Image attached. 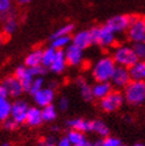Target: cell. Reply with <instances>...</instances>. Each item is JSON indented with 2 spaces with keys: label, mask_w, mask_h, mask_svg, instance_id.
Masks as SVG:
<instances>
[{
  "label": "cell",
  "mask_w": 145,
  "mask_h": 146,
  "mask_svg": "<svg viewBox=\"0 0 145 146\" xmlns=\"http://www.w3.org/2000/svg\"><path fill=\"white\" fill-rule=\"evenodd\" d=\"M117 67L111 56H104L94 63L92 68V76L96 82L110 81L113 71Z\"/></svg>",
  "instance_id": "cell-1"
},
{
  "label": "cell",
  "mask_w": 145,
  "mask_h": 146,
  "mask_svg": "<svg viewBox=\"0 0 145 146\" xmlns=\"http://www.w3.org/2000/svg\"><path fill=\"white\" fill-rule=\"evenodd\" d=\"M124 99L132 106H140L145 102V82L132 81L124 88Z\"/></svg>",
  "instance_id": "cell-2"
},
{
  "label": "cell",
  "mask_w": 145,
  "mask_h": 146,
  "mask_svg": "<svg viewBox=\"0 0 145 146\" xmlns=\"http://www.w3.org/2000/svg\"><path fill=\"white\" fill-rule=\"evenodd\" d=\"M114 63L119 65V67L131 68L134 63H137L139 60L137 58L132 46L130 45H118L113 49L112 56Z\"/></svg>",
  "instance_id": "cell-3"
},
{
  "label": "cell",
  "mask_w": 145,
  "mask_h": 146,
  "mask_svg": "<svg viewBox=\"0 0 145 146\" xmlns=\"http://www.w3.org/2000/svg\"><path fill=\"white\" fill-rule=\"evenodd\" d=\"M124 101V94L119 90H113L106 98L100 100V108L106 113H113L117 112L119 108H121Z\"/></svg>",
  "instance_id": "cell-4"
},
{
  "label": "cell",
  "mask_w": 145,
  "mask_h": 146,
  "mask_svg": "<svg viewBox=\"0 0 145 146\" xmlns=\"http://www.w3.org/2000/svg\"><path fill=\"white\" fill-rule=\"evenodd\" d=\"M127 37L132 43L143 42L145 37V19L131 16V23L127 29Z\"/></svg>",
  "instance_id": "cell-5"
},
{
  "label": "cell",
  "mask_w": 145,
  "mask_h": 146,
  "mask_svg": "<svg viewBox=\"0 0 145 146\" xmlns=\"http://www.w3.org/2000/svg\"><path fill=\"white\" fill-rule=\"evenodd\" d=\"M131 81H132V78H131V75H130L128 68L119 67V65L115 67L113 75L110 80L111 84L117 89H124Z\"/></svg>",
  "instance_id": "cell-6"
},
{
  "label": "cell",
  "mask_w": 145,
  "mask_h": 146,
  "mask_svg": "<svg viewBox=\"0 0 145 146\" xmlns=\"http://www.w3.org/2000/svg\"><path fill=\"white\" fill-rule=\"evenodd\" d=\"M130 23H131V16L118 14V16H114V17L108 19L106 25L117 35V33H122V32L127 31Z\"/></svg>",
  "instance_id": "cell-7"
},
{
  "label": "cell",
  "mask_w": 145,
  "mask_h": 146,
  "mask_svg": "<svg viewBox=\"0 0 145 146\" xmlns=\"http://www.w3.org/2000/svg\"><path fill=\"white\" fill-rule=\"evenodd\" d=\"M30 106L27 105V102L24 100H16L12 104L11 107V115L10 118H12L14 121H16L18 125L20 123H24L26 115H27V111Z\"/></svg>",
  "instance_id": "cell-8"
},
{
  "label": "cell",
  "mask_w": 145,
  "mask_h": 146,
  "mask_svg": "<svg viewBox=\"0 0 145 146\" xmlns=\"http://www.w3.org/2000/svg\"><path fill=\"white\" fill-rule=\"evenodd\" d=\"M32 96H33V101L36 106L43 108L49 105H53V102L55 100V90L53 88H50V87H44V88H42Z\"/></svg>",
  "instance_id": "cell-9"
},
{
  "label": "cell",
  "mask_w": 145,
  "mask_h": 146,
  "mask_svg": "<svg viewBox=\"0 0 145 146\" xmlns=\"http://www.w3.org/2000/svg\"><path fill=\"white\" fill-rule=\"evenodd\" d=\"M64 51V56H66V61L68 65L71 67H78L83 62V50L75 46L74 44L68 45Z\"/></svg>",
  "instance_id": "cell-10"
},
{
  "label": "cell",
  "mask_w": 145,
  "mask_h": 146,
  "mask_svg": "<svg viewBox=\"0 0 145 146\" xmlns=\"http://www.w3.org/2000/svg\"><path fill=\"white\" fill-rule=\"evenodd\" d=\"M14 76L18 78V81L20 82L24 92H29V89H30V87H31V83L35 78V76L31 72V69L27 68L26 65H19L16 69V71H14Z\"/></svg>",
  "instance_id": "cell-11"
},
{
  "label": "cell",
  "mask_w": 145,
  "mask_h": 146,
  "mask_svg": "<svg viewBox=\"0 0 145 146\" xmlns=\"http://www.w3.org/2000/svg\"><path fill=\"white\" fill-rule=\"evenodd\" d=\"M1 84L5 87L7 94H9V96H11V98H19L24 92L20 82L18 81V78L14 75L6 77L1 82Z\"/></svg>",
  "instance_id": "cell-12"
},
{
  "label": "cell",
  "mask_w": 145,
  "mask_h": 146,
  "mask_svg": "<svg viewBox=\"0 0 145 146\" xmlns=\"http://www.w3.org/2000/svg\"><path fill=\"white\" fill-rule=\"evenodd\" d=\"M114 44H115V33L106 24L104 26H100L98 45L107 49V48L113 46Z\"/></svg>",
  "instance_id": "cell-13"
},
{
  "label": "cell",
  "mask_w": 145,
  "mask_h": 146,
  "mask_svg": "<svg viewBox=\"0 0 145 146\" xmlns=\"http://www.w3.org/2000/svg\"><path fill=\"white\" fill-rule=\"evenodd\" d=\"M71 44H74L75 46L80 48L81 50H84L87 48H89L93 44L89 30H82V31L76 32L71 37Z\"/></svg>",
  "instance_id": "cell-14"
},
{
  "label": "cell",
  "mask_w": 145,
  "mask_h": 146,
  "mask_svg": "<svg viewBox=\"0 0 145 146\" xmlns=\"http://www.w3.org/2000/svg\"><path fill=\"white\" fill-rule=\"evenodd\" d=\"M92 92H93V98L100 101L113 92V86L111 84L110 81L96 82L92 87Z\"/></svg>",
  "instance_id": "cell-15"
},
{
  "label": "cell",
  "mask_w": 145,
  "mask_h": 146,
  "mask_svg": "<svg viewBox=\"0 0 145 146\" xmlns=\"http://www.w3.org/2000/svg\"><path fill=\"white\" fill-rule=\"evenodd\" d=\"M44 121H43V116H42V109L37 106L29 108L26 119H25L26 125H29L30 127H38Z\"/></svg>",
  "instance_id": "cell-16"
},
{
  "label": "cell",
  "mask_w": 145,
  "mask_h": 146,
  "mask_svg": "<svg viewBox=\"0 0 145 146\" xmlns=\"http://www.w3.org/2000/svg\"><path fill=\"white\" fill-rule=\"evenodd\" d=\"M67 125L68 127H70V129H76L82 133L92 132V120H86L83 118H75L68 120Z\"/></svg>",
  "instance_id": "cell-17"
},
{
  "label": "cell",
  "mask_w": 145,
  "mask_h": 146,
  "mask_svg": "<svg viewBox=\"0 0 145 146\" xmlns=\"http://www.w3.org/2000/svg\"><path fill=\"white\" fill-rule=\"evenodd\" d=\"M67 61H66V56H64V51L63 50H57L56 51V56L54 58V62L49 67V69L51 70L54 74H62L67 68Z\"/></svg>",
  "instance_id": "cell-18"
},
{
  "label": "cell",
  "mask_w": 145,
  "mask_h": 146,
  "mask_svg": "<svg viewBox=\"0 0 145 146\" xmlns=\"http://www.w3.org/2000/svg\"><path fill=\"white\" fill-rule=\"evenodd\" d=\"M42 55L43 50L42 49H35L31 52H29L27 56L25 57L24 65H26L27 68H35L42 65Z\"/></svg>",
  "instance_id": "cell-19"
},
{
  "label": "cell",
  "mask_w": 145,
  "mask_h": 146,
  "mask_svg": "<svg viewBox=\"0 0 145 146\" xmlns=\"http://www.w3.org/2000/svg\"><path fill=\"white\" fill-rule=\"evenodd\" d=\"M128 70H130V75H131V78L133 81L145 82V61H138Z\"/></svg>",
  "instance_id": "cell-20"
},
{
  "label": "cell",
  "mask_w": 145,
  "mask_h": 146,
  "mask_svg": "<svg viewBox=\"0 0 145 146\" xmlns=\"http://www.w3.org/2000/svg\"><path fill=\"white\" fill-rule=\"evenodd\" d=\"M17 29H18V19L14 16V13L3 20V33L4 35L11 36L17 31Z\"/></svg>",
  "instance_id": "cell-21"
},
{
  "label": "cell",
  "mask_w": 145,
  "mask_h": 146,
  "mask_svg": "<svg viewBox=\"0 0 145 146\" xmlns=\"http://www.w3.org/2000/svg\"><path fill=\"white\" fill-rule=\"evenodd\" d=\"M76 84L78 87V90H80V94L84 101H92L94 98H93V92H92V86H89L87 83V81L83 78V77H78L76 80Z\"/></svg>",
  "instance_id": "cell-22"
},
{
  "label": "cell",
  "mask_w": 145,
  "mask_h": 146,
  "mask_svg": "<svg viewBox=\"0 0 145 146\" xmlns=\"http://www.w3.org/2000/svg\"><path fill=\"white\" fill-rule=\"evenodd\" d=\"M92 132L98 134L101 138H106L110 135V128L104 121L101 120H92Z\"/></svg>",
  "instance_id": "cell-23"
},
{
  "label": "cell",
  "mask_w": 145,
  "mask_h": 146,
  "mask_svg": "<svg viewBox=\"0 0 145 146\" xmlns=\"http://www.w3.org/2000/svg\"><path fill=\"white\" fill-rule=\"evenodd\" d=\"M71 44V37L70 36H63V37H55L51 38V48L55 50H64L68 45Z\"/></svg>",
  "instance_id": "cell-24"
},
{
  "label": "cell",
  "mask_w": 145,
  "mask_h": 146,
  "mask_svg": "<svg viewBox=\"0 0 145 146\" xmlns=\"http://www.w3.org/2000/svg\"><path fill=\"white\" fill-rule=\"evenodd\" d=\"M56 51L54 48L49 46L47 49L43 50V55H42V65L44 68H49L51 63L54 62V58L56 56Z\"/></svg>",
  "instance_id": "cell-25"
},
{
  "label": "cell",
  "mask_w": 145,
  "mask_h": 146,
  "mask_svg": "<svg viewBox=\"0 0 145 146\" xmlns=\"http://www.w3.org/2000/svg\"><path fill=\"white\" fill-rule=\"evenodd\" d=\"M12 104L7 100V98H0V120L4 121L10 118Z\"/></svg>",
  "instance_id": "cell-26"
},
{
  "label": "cell",
  "mask_w": 145,
  "mask_h": 146,
  "mask_svg": "<svg viewBox=\"0 0 145 146\" xmlns=\"http://www.w3.org/2000/svg\"><path fill=\"white\" fill-rule=\"evenodd\" d=\"M42 116L44 122H51L57 118V108L54 105H49L42 108Z\"/></svg>",
  "instance_id": "cell-27"
},
{
  "label": "cell",
  "mask_w": 145,
  "mask_h": 146,
  "mask_svg": "<svg viewBox=\"0 0 145 146\" xmlns=\"http://www.w3.org/2000/svg\"><path fill=\"white\" fill-rule=\"evenodd\" d=\"M11 14H13L12 0H0V20L3 21Z\"/></svg>",
  "instance_id": "cell-28"
},
{
  "label": "cell",
  "mask_w": 145,
  "mask_h": 146,
  "mask_svg": "<svg viewBox=\"0 0 145 146\" xmlns=\"http://www.w3.org/2000/svg\"><path fill=\"white\" fill-rule=\"evenodd\" d=\"M66 137L68 138V140L71 143L72 146L77 145V144H80V143H83V141L87 140L86 133H82V132H80V131H76V129H70Z\"/></svg>",
  "instance_id": "cell-29"
},
{
  "label": "cell",
  "mask_w": 145,
  "mask_h": 146,
  "mask_svg": "<svg viewBox=\"0 0 145 146\" xmlns=\"http://www.w3.org/2000/svg\"><path fill=\"white\" fill-rule=\"evenodd\" d=\"M74 31V25L72 24H66L59 27L57 30L51 35V38L55 37H63V36H70V33Z\"/></svg>",
  "instance_id": "cell-30"
},
{
  "label": "cell",
  "mask_w": 145,
  "mask_h": 146,
  "mask_svg": "<svg viewBox=\"0 0 145 146\" xmlns=\"http://www.w3.org/2000/svg\"><path fill=\"white\" fill-rule=\"evenodd\" d=\"M42 88H44V78H43L42 76L35 77L32 83H31L30 89H29V93H30L31 95H35V94L37 92H39Z\"/></svg>",
  "instance_id": "cell-31"
},
{
  "label": "cell",
  "mask_w": 145,
  "mask_h": 146,
  "mask_svg": "<svg viewBox=\"0 0 145 146\" xmlns=\"http://www.w3.org/2000/svg\"><path fill=\"white\" fill-rule=\"evenodd\" d=\"M132 49L139 61H145V43H143V42L133 43Z\"/></svg>",
  "instance_id": "cell-32"
},
{
  "label": "cell",
  "mask_w": 145,
  "mask_h": 146,
  "mask_svg": "<svg viewBox=\"0 0 145 146\" xmlns=\"http://www.w3.org/2000/svg\"><path fill=\"white\" fill-rule=\"evenodd\" d=\"M121 143L118 138L108 135L106 138H101V145L100 146H119Z\"/></svg>",
  "instance_id": "cell-33"
},
{
  "label": "cell",
  "mask_w": 145,
  "mask_h": 146,
  "mask_svg": "<svg viewBox=\"0 0 145 146\" xmlns=\"http://www.w3.org/2000/svg\"><path fill=\"white\" fill-rule=\"evenodd\" d=\"M57 109H60L61 112H66L67 109L69 108V100L68 98L66 96H61L59 99V101H57Z\"/></svg>",
  "instance_id": "cell-34"
},
{
  "label": "cell",
  "mask_w": 145,
  "mask_h": 146,
  "mask_svg": "<svg viewBox=\"0 0 145 146\" xmlns=\"http://www.w3.org/2000/svg\"><path fill=\"white\" fill-rule=\"evenodd\" d=\"M3 125H4V128L7 129V131H14V129H17L18 126H19L12 118H9V119L4 120L3 121Z\"/></svg>",
  "instance_id": "cell-35"
},
{
  "label": "cell",
  "mask_w": 145,
  "mask_h": 146,
  "mask_svg": "<svg viewBox=\"0 0 145 146\" xmlns=\"http://www.w3.org/2000/svg\"><path fill=\"white\" fill-rule=\"evenodd\" d=\"M99 32H100V27L99 26H94L89 30L90 33V38H92V43L93 44L98 45V40H99Z\"/></svg>",
  "instance_id": "cell-36"
},
{
  "label": "cell",
  "mask_w": 145,
  "mask_h": 146,
  "mask_svg": "<svg viewBox=\"0 0 145 146\" xmlns=\"http://www.w3.org/2000/svg\"><path fill=\"white\" fill-rule=\"evenodd\" d=\"M39 146H56V140L53 137H48L39 143Z\"/></svg>",
  "instance_id": "cell-37"
},
{
  "label": "cell",
  "mask_w": 145,
  "mask_h": 146,
  "mask_svg": "<svg viewBox=\"0 0 145 146\" xmlns=\"http://www.w3.org/2000/svg\"><path fill=\"white\" fill-rule=\"evenodd\" d=\"M56 146H72L71 143L68 140L67 137H62L61 139H59L56 141Z\"/></svg>",
  "instance_id": "cell-38"
},
{
  "label": "cell",
  "mask_w": 145,
  "mask_h": 146,
  "mask_svg": "<svg viewBox=\"0 0 145 146\" xmlns=\"http://www.w3.org/2000/svg\"><path fill=\"white\" fill-rule=\"evenodd\" d=\"M0 98H9V94H7L5 87L0 83Z\"/></svg>",
  "instance_id": "cell-39"
},
{
  "label": "cell",
  "mask_w": 145,
  "mask_h": 146,
  "mask_svg": "<svg viewBox=\"0 0 145 146\" xmlns=\"http://www.w3.org/2000/svg\"><path fill=\"white\" fill-rule=\"evenodd\" d=\"M74 146H93V143L89 141V140H86V141H83V143H80V144L74 145Z\"/></svg>",
  "instance_id": "cell-40"
},
{
  "label": "cell",
  "mask_w": 145,
  "mask_h": 146,
  "mask_svg": "<svg viewBox=\"0 0 145 146\" xmlns=\"http://www.w3.org/2000/svg\"><path fill=\"white\" fill-rule=\"evenodd\" d=\"M17 1L19 5H27V4H30L32 0H17Z\"/></svg>",
  "instance_id": "cell-41"
},
{
  "label": "cell",
  "mask_w": 145,
  "mask_h": 146,
  "mask_svg": "<svg viewBox=\"0 0 145 146\" xmlns=\"http://www.w3.org/2000/svg\"><path fill=\"white\" fill-rule=\"evenodd\" d=\"M3 44V32H0V45Z\"/></svg>",
  "instance_id": "cell-42"
},
{
  "label": "cell",
  "mask_w": 145,
  "mask_h": 146,
  "mask_svg": "<svg viewBox=\"0 0 145 146\" xmlns=\"http://www.w3.org/2000/svg\"><path fill=\"white\" fill-rule=\"evenodd\" d=\"M0 146H11V144L10 143H4V144H1Z\"/></svg>",
  "instance_id": "cell-43"
},
{
  "label": "cell",
  "mask_w": 145,
  "mask_h": 146,
  "mask_svg": "<svg viewBox=\"0 0 145 146\" xmlns=\"http://www.w3.org/2000/svg\"><path fill=\"white\" fill-rule=\"evenodd\" d=\"M133 146H145L144 144H142V143H137V144H134Z\"/></svg>",
  "instance_id": "cell-44"
},
{
  "label": "cell",
  "mask_w": 145,
  "mask_h": 146,
  "mask_svg": "<svg viewBox=\"0 0 145 146\" xmlns=\"http://www.w3.org/2000/svg\"><path fill=\"white\" fill-rule=\"evenodd\" d=\"M119 146H126V145H124V144H120V145H119Z\"/></svg>",
  "instance_id": "cell-45"
},
{
  "label": "cell",
  "mask_w": 145,
  "mask_h": 146,
  "mask_svg": "<svg viewBox=\"0 0 145 146\" xmlns=\"http://www.w3.org/2000/svg\"><path fill=\"white\" fill-rule=\"evenodd\" d=\"M143 43H145V37H144V39H143Z\"/></svg>",
  "instance_id": "cell-46"
},
{
  "label": "cell",
  "mask_w": 145,
  "mask_h": 146,
  "mask_svg": "<svg viewBox=\"0 0 145 146\" xmlns=\"http://www.w3.org/2000/svg\"><path fill=\"white\" fill-rule=\"evenodd\" d=\"M0 123H1V120H0Z\"/></svg>",
  "instance_id": "cell-47"
},
{
  "label": "cell",
  "mask_w": 145,
  "mask_h": 146,
  "mask_svg": "<svg viewBox=\"0 0 145 146\" xmlns=\"http://www.w3.org/2000/svg\"><path fill=\"white\" fill-rule=\"evenodd\" d=\"M144 19H145V18H144Z\"/></svg>",
  "instance_id": "cell-48"
}]
</instances>
